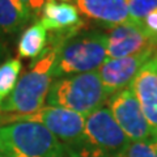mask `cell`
Masks as SVG:
<instances>
[{"label": "cell", "mask_w": 157, "mask_h": 157, "mask_svg": "<svg viewBox=\"0 0 157 157\" xmlns=\"http://www.w3.org/2000/svg\"><path fill=\"white\" fill-rule=\"evenodd\" d=\"M47 43L55 51L52 78L97 71L107 59V37L101 30L52 33Z\"/></svg>", "instance_id": "1"}, {"label": "cell", "mask_w": 157, "mask_h": 157, "mask_svg": "<svg viewBox=\"0 0 157 157\" xmlns=\"http://www.w3.org/2000/svg\"><path fill=\"white\" fill-rule=\"evenodd\" d=\"M130 144L107 107H101L85 117L82 135L76 141L63 145L67 157H119Z\"/></svg>", "instance_id": "2"}, {"label": "cell", "mask_w": 157, "mask_h": 157, "mask_svg": "<svg viewBox=\"0 0 157 157\" xmlns=\"http://www.w3.org/2000/svg\"><path fill=\"white\" fill-rule=\"evenodd\" d=\"M55 51L51 46L34 60L25 75L18 78L16 86L0 105V114L25 115L41 110L47 100L52 82V66Z\"/></svg>", "instance_id": "3"}, {"label": "cell", "mask_w": 157, "mask_h": 157, "mask_svg": "<svg viewBox=\"0 0 157 157\" xmlns=\"http://www.w3.org/2000/svg\"><path fill=\"white\" fill-rule=\"evenodd\" d=\"M109 100L98 71L55 78L47 94V105L89 115Z\"/></svg>", "instance_id": "4"}, {"label": "cell", "mask_w": 157, "mask_h": 157, "mask_svg": "<svg viewBox=\"0 0 157 157\" xmlns=\"http://www.w3.org/2000/svg\"><path fill=\"white\" fill-rule=\"evenodd\" d=\"M0 153L8 157H67L58 137L37 122L0 126Z\"/></svg>", "instance_id": "5"}, {"label": "cell", "mask_w": 157, "mask_h": 157, "mask_svg": "<svg viewBox=\"0 0 157 157\" xmlns=\"http://www.w3.org/2000/svg\"><path fill=\"white\" fill-rule=\"evenodd\" d=\"M14 122H37L55 135L63 145L76 141L82 135L85 127V117L75 111L55 106L42 107L32 114L0 117V123L8 124Z\"/></svg>", "instance_id": "6"}, {"label": "cell", "mask_w": 157, "mask_h": 157, "mask_svg": "<svg viewBox=\"0 0 157 157\" xmlns=\"http://www.w3.org/2000/svg\"><path fill=\"white\" fill-rule=\"evenodd\" d=\"M107 105L114 121L130 141L143 140L153 135L139 101L130 86L113 94L107 101Z\"/></svg>", "instance_id": "7"}, {"label": "cell", "mask_w": 157, "mask_h": 157, "mask_svg": "<svg viewBox=\"0 0 157 157\" xmlns=\"http://www.w3.org/2000/svg\"><path fill=\"white\" fill-rule=\"evenodd\" d=\"M107 37V59L132 56L145 50H157V36L145 29L143 22L130 21L109 28Z\"/></svg>", "instance_id": "8"}, {"label": "cell", "mask_w": 157, "mask_h": 157, "mask_svg": "<svg viewBox=\"0 0 157 157\" xmlns=\"http://www.w3.org/2000/svg\"><path fill=\"white\" fill-rule=\"evenodd\" d=\"M156 52L157 50L151 48L132 56L106 59L97 71L109 98L115 93L128 88L139 70Z\"/></svg>", "instance_id": "9"}, {"label": "cell", "mask_w": 157, "mask_h": 157, "mask_svg": "<svg viewBox=\"0 0 157 157\" xmlns=\"http://www.w3.org/2000/svg\"><path fill=\"white\" fill-rule=\"evenodd\" d=\"M152 134L157 136V52L136 73L130 84Z\"/></svg>", "instance_id": "10"}, {"label": "cell", "mask_w": 157, "mask_h": 157, "mask_svg": "<svg viewBox=\"0 0 157 157\" xmlns=\"http://www.w3.org/2000/svg\"><path fill=\"white\" fill-rule=\"evenodd\" d=\"M75 3L84 16L107 29L131 20L126 0H75Z\"/></svg>", "instance_id": "11"}, {"label": "cell", "mask_w": 157, "mask_h": 157, "mask_svg": "<svg viewBox=\"0 0 157 157\" xmlns=\"http://www.w3.org/2000/svg\"><path fill=\"white\" fill-rule=\"evenodd\" d=\"M41 14L42 17L39 22L46 30H50L51 33L76 30L82 25L77 7L67 2L47 0L43 4Z\"/></svg>", "instance_id": "12"}, {"label": "cell", "mask_w": 157, "mask_h": 157, "mask_svg": "<svg viewBox=\"0 0 157 157\" xmlns=\"http://www.w3.org/2000/svg\"><path fill=\"white\" fill-rule=\"evenodd\" d=\"M32 18L20 0H0V37L18 33Z\"/></svg>", "instance_id": "13"}, {"label": "cell", "mask_w": 157, "mask_h": 157, "mask_svg": "<svg viewBox=\"0 0 157 157\" xmlns=\"http://www.w3.org/2000/svg\"><path fill=\"white\" fill-rule=\"evenodd\" d=\"M47 46V30L42 24L37 21L28 26L21 33L17 43V52L20 58L37 60L46 50Z\"/></svg>", "instance_id": "14"}, {"label": "cell", "mask_w": 157, "mask_h": 157, "mask_svg": "<svg viewBox=\"0 0 157 157\" xmlns=\"http://www.w3.org/2000/svg\"><path fill=\"white\" fill-rule=\"evenodd\" d=\"M22 64L18 59H8L0 64V105L14 89Z\"/></svg>", "instance_id": "15"}, {"label": "cell", "mask_w": 157, "mask_h": 157, "mask_svg": "<svg viewBox=\"0 0 157 157\" xmlns=\"http://www.w3.org/2000/svg\"><path fill=\"white\" fill-rule=\"evenodd\" d=\"M119 157H157V136L152 135L143 140L130 141Z\"/></svg>", "instance_id": "16"}, {"label": "cell", "mask_w": 157, "mask_h": 157, "mask_svg": "<svg viewBox=\"0 0 157 157\" xmlns=\"http://www.w3.org/2000/svg\"><path fill=\"white\" fill-rule=\"evenodd\" d=\"M131 21L143 22L144 18L157 8V0H126Z\"/></svg>", "instance_id": "17"}, {"label": "cell", "mask_w": 157, "mask_h": 157, "mask_svg": "<svg viewBox=\"0 0 157 157\" xmlns=\"http://www.w3.org/2000/svg\"><path fill=\"white\" fill-rule=\"evenodd\" d=\"M20 3L28 9L29 13L32 14V17L34 18L38 13H41L42 7L46 3V0H20Z\"/></svg>", "instance_id": "18"}, {"label": "cell", "mask_w": 157, "mask_h": 157, "mask_svg": "<svg viewBox=\"0 0 157 157\" xmlns=\"http://www.w3.org/2000/svg\"><path fill=\"white\" fill-rule=\"evenodd\" d=\"M143 24L149 33H152L153 36H157V8L153 9V11L144 18Z\"/></svg>", "instance_id": "19"}, {"label": "cell", "mask_w": 157, "mask_h": 157, "mask_svg": "<svg viewBox=\"0 0 157 157\" xmlns=\"http://www.w3.org/2000/svg\"><path fill=\"white\" fill-rule=\"evenodd\" d=\"M7 55H8V50H7L6 45H4V42L2 41V37H0V63L6 59Z\"/></svg>", "instance_id": "20"}, {"label": "cell", "mask_w": 157, "mask_h": 157, "mask_svg": "<svg viewBox=\"0 0 157 157\" xmlns=\"http://www.w3.org/2000/svg\"><path fill=\"white\" fill-rule=\"evenodd\" d=\"M46 2H47V0H46ZM56 2H67V3H70L71 0H56Z\"/></svg>", "instance_id": "21"}, {"label": "cell", "mask_w": 157, "mask_h": 157, "mask_svg": "<svg viewBox=\"0 0 157 157\" xmlns=\"http://www.w3.org/2000/svg\"><path fill=\"white\" fill-rule=\"evenodd\" d=\"M0 157H8V156H6V155H2V153H0Z\"/></svg>", "instance_id": "22"}]
</instances>
